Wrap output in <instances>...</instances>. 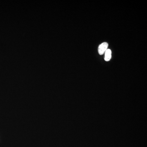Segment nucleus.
I'll return each mask as SVG.
<instances>
[{
    "instance_id": "2",
    "label": "nucleus",
    "mask_w": 147,
    "mask_h": 147,
    "mask_svg": "<svg viewBox=\"0 0 147 147\" xmlns=\"http://www.w3.org/2000/svg\"><path fill=\"white\" fill-rule=\"evenodd\" d=\"M104 59L106 61H109L112 57V51L110 49H107L105 53Z\"/></svg>"
},
{
    "instance_id": "1",
    "label": "nucleus",
    "mask_w": 147,
    "mask_h": 147,
    "mask_svg": "<svg viewBox=\"0 0 147 147\" xmlns=\"http://www.w3.org/2000/svg\"><path fill=\"white\" fill-rule=\"evenodd\" d=\"M108 42H103L99 45L98 47V53L100 55H103L105 51L108 49Z\"/></svg>"
}]
</instances>
